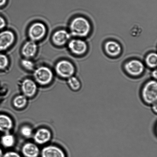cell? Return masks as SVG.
Listing matches in <instances>:
<instances>
[{"label":"cell","mask_w":157,"mask_h":157,"mask_svg":"<svg viewBox=\"0 0 157 157\" xmlns=\"http://www.w3.org/2000/svg\"><path fill=\"white\" fill-rule=\"evenodd\" d=\"M55 70L57 74L61 77L68 78L74 76L76 72V68L71 61L63 59L56 63Z\"/></svg>","instance_id":"obj_5"},{"label":"cell","mask_w":157,"mask_h":157,"mask_svg":"<svg viewBox=\"0 0 157 157\" xmlns=\"http://www.w3.org/2000/svg\"><path fill=\"white\" fill-rule=\"evenodd\" d=\"M152 77L153 78V79L156 80L157 77V73L156 69H154L153 71L151 73Z\"/></svg>","instance_id":"obj_27"},{"label":"cell","mask_w":157,"mask_h":157,"mask_svg":"<svg viewBox=\"0 0 157 157\" xmlns=\"http://www.w3.org/2000/svg\"><path fill=\"white\" fill-rule=\"evenodd\" d=\"M33 75L36 82L41 85H46L51 82L53 77L52 70L46 66H41L35 68Z\"/></svg>","instance_id":"obj_4"},{"label":"cell","mask_w":157,"mask_h":157,"mask_svg":"<svg viewBox=\"0 0 157 157\" xmlns=\"http://www.w3.org/2000/svg\"><path fill=\"white\" fill-rule=\"evenodd\" d=\"M104 50L108 56L112 58L119 56L122 52V47L117 41L110 40L105 43Z\"/></svg>","instance_id":"obj_9"},{"label":"cell","mask_w":157,"mask_h":157,"mask_svg":"<svg viewBox=\"0 0 157 157\" xmlns=\"http://www.w3.org/2000/svg\"><path fill=\"white\" fill-rule=\"evenodd\" d=\"M140 96L143 102L151 106L157 103V82L152 79L146 82L141 88Z\"/></svg>","instance_id":"obj_2"},{"label":"cell","mask_w":157,"mask_h":157,"mask_svg":"<svg viewBox=\"0 0 157 157\" xmlns=\"http://www.w3.org/2000/svg\"><path fill=\"white\" fill-rule=\"evenodd\" d=\"M3 153L2 150L0 148V157H2L3 156Z\"/></svg>","instance_id":"obj_29"},{"label":"cell","mask_w":157,"mask_h":157,"mask_svg":"<svg viewBox=\"0 0 157 157\" xmlns=\"http://www.w3.org/2000/svg\"><path fill=\"white\" fill-rule=\"evenodd\" d=\"M21 135L26 138L30 137L32 134V130L29 126H24L21 128Z\"/></svg>","instance_id":"obj_23"},{"label":"cell","mask_w":157,"mask_h":157,"mask_svg":"<svg viewBox=\"0 0 157 157\" xmlns=\"http://www.w3.org/2000/svg\"><path fill=\"white\" fill-rule=\"evenodd\" d=\"M21 64L23 68L28 71H32L35 69V64L30 59L24 58L21 60Z\"/></svg>","instance_id":"obj_21"},{"label":"cell","mask_w":157,"mask_h":157,"mask_svg":"<svg viewBox=\"0 0 157 157\" xmlns=\"http://www.w3.org/2000/svg\"><path fill=\"white\" fill-rule=\"evenodd\" d=\"M21 152L25 157H38L40 153L37 146L31 143L25 144L22 147Z\"/></svg>","instance_id":"obj_15"},{"label":"cell","mask_w":157,"mask_h":157,"mask_svg":"<svg viewBox=\"0 0 157 157\" xmlns=\"http://www.w3.org/2000/svg\"><path fill=\"white\" fill-rule=\"evenodd\" d=\"M51 133L48 129L42 128L39 129L36 132L34 136L35 142L38 144H42L50 140Z\"/></svg>","instance_id":"obj_14"},{"label":"cell","mask_w":157,"mask_h":157,"mask_svg":"<svg viewBox=\"0 0 157 157\" xmlns=\"http://www.w3.org/2000/svg\"><path fill=\"white\" fill-rule=\"evenodd\" d=\"M7 0H0V7L4 6L7 2Z\"/></svg>","instance_id":"obj_28"},{"label":"cell","mask_w":157,"mask_h":157,"mask_svg":"<svg viewBox=\"0 0 157 157\" xmlns=\"http://www.w3.org/2000/svg\"><path fill=\"white\" fill-rule=\"evenodd\" d=\"M2 157H21L19 154L14 151L7 152L3 155Z\"/></svg>","instance_id":"obj_24"},{"label":"cell","mask_w":157,"mask_h":157,"mask_svg":"<svg viewBox=\"0 0 157 157\" xmlns=\"http://www.w3.org/2000/svg\"><path fill=\"white\" fill-rule=\"evenodd\" d=\"M71 36L78 38H84L89 36L92 30V25L87 18L77 16L73 18L69 25Z\"/></svg>","instance_id":"obj_1"},{"label":"cell","mask_w":157,"mask_h":157,"mask_svg":"<svg viewBox=\"0 0 157 157\" xmlns=\"http://www.w3.org/2000/svg\"><path fill=\"white\" fill-rule=\"evenodd\" d=\"M124 70L129 76L138 78L142 76L145 70L144 63L140 60L132 59L124 63Z\"/></svg>","instance_id":"obj_3"},{"label":"cell","mask_w":157,"mask_h":157,"mask_svg":"<svg viewBox=\"0 0 157 157\" xmlns=\"http://www.w3.org/2000/svg\"><path fill=\"white\" fill-rule=\"evenodd\" d=\"M9 60L7 56L3 54L0 53V70H4L8 67Z\"/></svg>","instance_id":"obj_22"},{"label":"cell","mask_w":157,"mask_h":157,"mask_svg":"<svg viewBox=\"0 0 157 157\" xmlns=\"http://www.w3.org/2000/svg\"><path fill=\"white\" fill-rule=\"evenodd\" d=\"M27 103V97L24 95H18L13 100V105L17 108H23L26 105Z\"/></svg>","instance_id":"obj_19"},{"label":"cell","mask_w":157,"mask_h":157,"mask_svg":"<svg viewBox=\"0 0 157 157\" xmlns=\"http://www.w3.org/2000/svg\"><path fill=\"white\" fill-rule=\"evenodd\" d=\"M6 25V20L0 15V30H2L5 27Z\"/></svg>","instance_id":"obj_25"},{"label":"cell","mask_w":157,"mask_h":157,"mask_svg":"<svg viewBox=\"0 0 157 157\" xmlns=\"http://www.w3.org/2000/svg\"><path fill=\"white\" fill-rule=\"evenodd\" d=\"M21 90L24 95L26 97L30 98L33 96L36 92V83L32 79L26 78L23 81Z\"/></svg>","instance_id":"obj_12"},{"label":"cell","mask_w":157,"mask_h":157,"mask_svg":"<svg viewBox=\"0 0 157 157\" xmlns=\"http://www.w3.org/2000/svg\"><path fill=\"white\" fill-rule=\"evenodd\" d=\"M146 65L149 68L155 69L157 67V55L155 52H151L147 55L145 58Z\"/></svg>","instance_id":"obj_17"},{"label":"cell","mask_w":157,"mask_h":157,"mask_svg":"<svg viewBox=\"0 0 157 157\" xmlns=\"http://www.w3.org/2000/svg\"><path fill=\"white\" fill-rule=\"evenodd\" d=\"M1 142L5 147H11L14 144L15 138L12 135L6 134L2 137Z\"/></svg>","instance_id":"obj_20"},{"label":"cell","mask_w":157,"mask_h":157,"mask_svg":"<svg viewBox=\"0 0 157 157\" xmlns=\"http://www.w3.org/2000/svg\"><path fill=\"white\" fill-rule=\"evenodd\" d=\"M71 37V35L70 32L64 29H61L54 33L52 39V42L55 45L61 47L68 43Z\"/></svg>","instance_id":"obj_10"},{"label":"cell","mask_w":157,"mask_h":157,"mask_svg":"<svg viewBox=\"0 0 157 157\" xmlns=\"http://www.w3.org/2000/svg\"><path fill=\"white\" fill-rule=\"evenodd\" d=\"M38 49L36 42L30 40L23 45L21 50V54L24 58L31 59L36 55Z\"/></svg>","instance_id":"obj_11"},{"label":"cell","mask_w":157,"mask_h":157,"mask_svg":"<svg viewBox=\"0 0 157 157\" xmlns=\"http://www.w3.org/2000/svg\"><path fill=\"white\" fill-rule=\"evenodd\" d=\"M13 125L11 118L6 115H0V131L8 132L11 130Z\"/></svg>","instance_id":"obj_16"},{"label":"cell","mask_w":157,"mask_h":157,"mask_svg":"<svg viewBox=\"0 0 157 157\" xmlns=\"http://www.w3.org/2000/svg\"><path fill=\"white\" fill-rule=\"evenodd\" d=\"M151 107V110L155 114H156L157 113V103L150 106Z\"/></svg>","instance_id":"obj_26"},{"label":"cell","mask_w":157,"mask_h":157,"mask_svg":"<svg viewBox=\"0 0 157 157\" xmlns=\"http://www.w3.org/2000/svg\"><path fill=\"white\" fill-rule=\"evenodd\" d=\"M14 33L12 31L6 30L0 33V52L7 50L15 41Z\"/></svg>","instance_id":"obj_8"},{"label":"cell","mask_w":157,"mask_h":157,"mask_svg":"<svg viewBox=\"0 0 157 157\" xmlns=\"http://www.w3.org/2000/svg\"><path fill=\"white\" fill-rule=\"evenodd\" d=\"M47 32L46 25L42 22H36L32 24L29 27L28 35L31 40L35 42L42 39Z\"/></svg>","instance_id":"obj_6"},{"label":"cell","mask_w":157,"mask_h":157,"mask_svg":"<svg viewBox=\"0 0 157 157\" xmlns=\"http://www.w3.org/2000/svg\"><path fill=\"white\" fill-rule=\"evenodd\" d=\"M41 157H66L62 150L54 146H49L44 147L41 150Z\"/></svg>","instance_id":"obj_13"},{"label":"cell","mask_w":157,"mask_h":157,"mask_svg":"<svg viewBox=\"0 0 157 157\" xmlns=\"http://www.w3.org/2000/svg\"><path fill=\"white\" fill-rule=\"evenodd\" d=\"M68 48L72 54L77 56L85 55L88 50L87 43L79 38L70 40L68 43Z\"/></svg>","instance_id":"obj_7"},{"label":"cell","mask_w":157,"mask_h":157,"mask_svg":"<svg viewBox=\"0 0 157 157\" xmlns=\"http://www.w3.org/2000/svg\"><path fill=\"white\" fill-rule=\"evenodd\" d=\"M67 83L71 89L74 91H78L81 89V81L76 76H73L68 78Z\"/></svg>","instance_id":"obj_18"}]
</instances>
